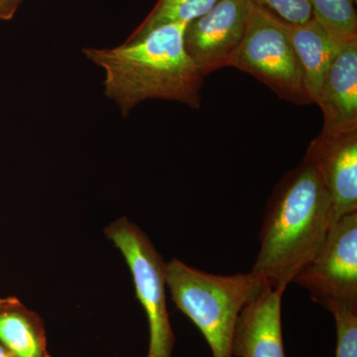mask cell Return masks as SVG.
I'll list each match as a JSON object with an SVG mask.
<instances>
[{
  "mask_svg": "<svg viewBox=\"0 0 357 357\" xmlns=\"http://www.w3.org/2000/svg\"><path fill=\"white\" fill-rule=\"evenodd\" d=\"M0 344L17 357H51L43 319L16 297L0 298Z\"/></svg>",
  "mask_w": 357,
  "mask_h": 357,
  "instance_id": "obj_12",
  "label": "cell"
},
{
  "mask_svg": "<svg viewBox=\"0 0 357 357\" xmlns=\"http://www.w3.org/2000/svg\"><path fill=\"white\" fill-rule=\"evenodd\" d=\"M305 157L314 164L325 183L335 220L357 211V130L321 131Z\"/></svg>",
  "mask_w": 357,
  "mask_h": 357,
  "instance_id": "obj_8",
  "label": "cell"
},
{
  "mask_svg": "<svg viewBox=\"0 0 357 357\" xmlns=\"http://www.w3.org/2000/svg\"><path fill=\"white\" fill-rule=\"evenodd\" d=\"M188 23L155 28L142 38L114 48L83 49L84 57L105 72V93L123 116L146 100L202 105L204 77L185 52Z\"/></svg>",
  "mask_w": 357,
  "mask_h": 357,
  "instance_id": "obj_2",
  "label": "cell"
},
{
  "mask_svg": "<svg viewBox=\"0 0 357 357\" xmlns=\"http://www.w3.org/2000/svg\"><path fill=\"white\" fill-rule=\"evenodd\" d=\"M105 236L119 249L132 275L136 297L149 326L147 357H172L175 333L167 309V262L147 234L126 217L105 229Z\"/></svg>",
  "mask_w": 357,
  "mask_h": 357,
  "instance_id": "obj_4",
  "label": "cell"
},
{
  "mask_svg": "<svg viewBox=\"0 0 357 357\" xmlns=\"http://www.w3.org/2000/svg\"><path fill=\"white\" fill-rule=\"evenodd\" d=\"M285 289L265 287L237 317L231 356L286 357L282 333V298Z\"/></svg>",
  "mask_w": 357,
  "mask_h": 357,
  "instance_id": "obj_9",
  "label": "cell"
},
{
  "mask_svg": "<svg viewBox=\"0 0 357 357\" xmlns=\"http://www.w3.org/2000/svg\"><path fill=\"white\" fill-rule=\"evenodd\" d=\"M335 222L333 202L311 160L285 174L268 199L260 248L250 272L274 289H287L323 245Z\"/></svg>",
  "mask_w": 357,
  "mask_h": 357,
  "instance_id": "obj_1",
  "label": "cell"
},
{
  "mask_svg": "<svg viewBox=\"0 0 357 357\" xmlns=\"http://www.w3.org/2000/svg\"><path fill=\"white\" fill-rule=\"evenodd\" d=\"M292 283L326 309L337 304L357 311V211L333 222L323 245Z\"/></svg>",
  "mask_w": 357,
  "mask_h": 357,
  "instance_id": "obj_6",
  "label": "cell"
},
{
  "mask_svg": "<svg viewBox=\"0 0 357 357\" xmlns=\"http://www.w3.org/2000/svg\"><path fill=\"white\" fill-rule=\"evenodd\" d=\"M229 67L255 77L289 102L312 103L299 59L277 16L256 0L248 31Z\"/></svg>",
  "mask_w": 357,
  "mask_h": 357,
  "instance_id": "obj_5",
  "label": "cell"
},
{
  "mask_svg": "<svg viewBox=\"0 0 357 357\" xmlns=\"http://www.w3.org/2000/svg\"><path fill=\"white\" fill-rule=\"evenodd\" d=\"M326 310L332 312L337 328L335 357H357V311L337 304Z\"/></svg>",
  "mask_w": 357,
  "mask_h": 357,
  "instance_id": "obj_15",
  "label": "cell"
},
{
  "mask_svg": "<svg viewBox=\"0 0 357 357\" xmlns=\"http://www.w3.org/2000/svg\"><path fill=\"white\" fill-rule=\"evenodd\" d=\"M277 17L291 24H301L312 20L310 0H256Z\"/></svg>",
  "mask_w": 357,
  "mask_h": 357,
  "instance_id": "obj_16",
  "label": "cell"
},
{
  "mask_svg": "<svg viewBox=\"0 0 357 357\" xmlns=\"http://www.w3.org/2000/svg\"><path fill=\"white\" fill-rule=\"evenodd\" d=\"M255 4V0H218L185 26V52L202 76L229 67L248 31Z\"/></svg>",
  "mask_w": 357,
  "mask_h": 357,
  "instance_id": "obj_7",
  "label": "cell"
},
{
  "mask_svg": "<svg viewBox=\"0 0 357 357\" xmlns=\"http://www.w3.org/2000/svg\"><path fill=\"white\" fill-rule=\"evenodd\" d=\"M277 20L299 59L307 95L316 103L326 72L342 47L335 46L314 18L301 24Z\"/></svg>",
  "mask_w": 357,
  "mask_h": 357,
  "instance_id": "obj_11",
  "label": "cell"
},
{
  "mask_svg": "<svg viewBox=\"0 0 357 357\" xmlns=\"http://www.w3.org/2000/svg\"><path fill=\"white\" fill-rule=\"evenodd\" d=\"M218 0H158L147 17L126 39L132 42L142 38L159 26L171 23H189L201 17Z\"/></svg>",
  "mask_w": 357,
  "mask_h": 357,
  "instance_id": "obj_14",
  "label": "cell"
},
{
  "mask_svg": "<svg viewBox=\"0 0 357 357\" xmlns=\"http://www.w3.org/2000/svg\"><path fill=\"white\" fill-rule=\"evenodd\" d=\"M316 103L323 112V132L357 130V40L338 50Z\"/></svg>",
  "mask_w": 357,
  "mask_h": 357,
  "instance_id": "obj_10",
  "label": "cell"
},
{
  "mask_svg": "<svg viewBox=\"0 0 357 357\" xmlns=\"http://www.w3.org/2000/svg\"><path fill=\"white\" fill-rule=\"evenodd\" d=\"M166 281L174 304L201 331L213 357H232V333L239 312L268 287L252 272L208 273L177 258L167 262Z\"/></svg>",
  "mask_w": 357,
  "mask_h": 357,
  "instance_id": "obj_3",
  "label": "cell"
},
{
  "mask_svg": "<svg viewBox=\"0 0 357 357\" xmlns=\"http://www.w3.org/2000/svg\"><path fill=\"white\" fill-rule=\"evenodd\" d=\"M0 357H17L13 352L8 351L4 345L0 344Z\"/></svg>",
  "mask_w": 357,
  "mask_h": 357,
  "instance_id": "obj_18",
  "label": "cell"
},
{
  "mask_svg": "<svg viewBox=\"0 0 357 357\" xmlns=\"http://www.w3.org/2000/svg\"><path fill=\"white\" fill-rule=\"evenodd\" d=\"M312 18L337 48L357 40L356 0H310Z\"/></svg>",
  "mask_w": 357,
  "mask_h": 357,
  "instance_id": "obj_13",
  "label": "cell"
},
{
  "mask_svg": "<svg viewBox=\"0 0 357 357\" xmlns=\"http://www.w3.org/2000/svg\"><path fill=\"white\" fill-rule=\"evenodd\" d=\"M23 0H0V20H13Z\"/></svg>",
  "mask_w": 357,
  "mask_h": 357,
  "instance_id": "obj_17",
  "label": "cell"
}]
</instances>
